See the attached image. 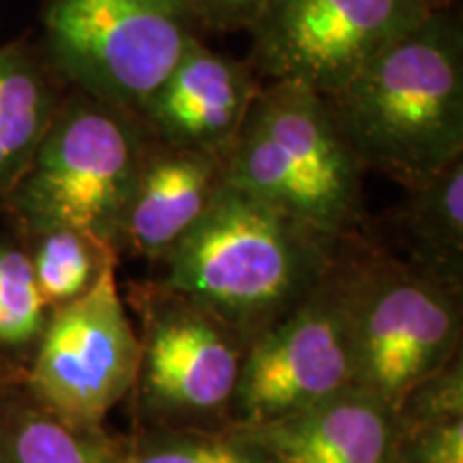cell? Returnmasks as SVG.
Segmentation results:
<instances>
[{
	"label": "cell",
	"mask_w": 463,
	"mask_h": 463,
	"mask_svg": "<svg viewBox=\"0 0 463 463\" xmlns=\"http://www.w3.org/2000/svg\"><path fill=\"white\" fill-rule=\"evenodd\" d=\"M364 172L414 189L463 159V28L453 7L322 95Z\"/></svg>",
	"instance_id": "1"
},
{
	"label": "cell",
	"mask_w": 463,
	"mask_h": 463,
	"mask_svg": "<svg viewBox=\"0 0 463 463\" xmlns=\"http://www.w3.org/2000/svg\"><path fill=\"white\" fill-rule=\"evenodd\" d=\"M339 241L223 183L159 260L155 283L215 316L247 347L320 286Z\"/></svg>",
	"instance_id": "2"
},
{
	"label": "cell",
	"mask_w": 463,
	"mask_h": 463,
	"mask_svg": "<svg viewBox=\"0 0 463 463\" xmlns=\"http://www.w3.org/2000/svg\"><path fill=\"white\" fill-rule=\"evenodd\" d=\"M363 174L320 92L275 80L260 86L223 183L339 241L364 225Z\"/></svg>",
	"instance_id": "3"
},
{
	"label": "cell",
	"mask_w": 463,
	"mask_h": 463,
	"mask_svg": "<svg viewBox=\"0 0 463 463\" xmlns=\"http://www.w3.org/2000/svg\"><path fill=\"white\" fill-rule=\"evenodd\" d=\"M333 277L354 386L392 412L419 382L461 354V292L402 262L363 230L339 241Z\"/></svg>",
	"instance_id": "4"
},
{
	"label": "cell",
	"mask_w": 463,
	"mask_h": 463,
	"mask_svg": "<svg viewBox=\"0 0 463 463\" xmlns=\"http://www.w3.org/2000/svg\"><path fill=\"white\" fill-rule=\"evenodd\" d=\"M148 146L136 112L73 90L3 208L20 232L71 228L120 253L127 204Z\"/></svg>",
	"instance_id": "5"
},
{
	"label": "cell",
	"mask_w": 463,
	"mask_h": 463,
	"mask_svg": "<svg viewBox=\"0 0 463 463\" xmlns=\"http://www.w3.org/2000/svg\"><path fill=\"white\" fill-rule=\"evenodd\" d=\"M198 31L187 0H45L43 58L73 90L137 112Z\"/></svg>",
	"instance_id": "6"
},
{
	"label": "cell",
	"mask_w": 463,
	"mask_h": 463,
	"mask_svg": "<svg viewBox=\"0 0 463 463\" xmlns=\"http://www.w3.org/2000/svg\"><path fill=\"white\" fill-rule=\"evenodd\" d=\"M140 337L108 269L84 297L50 311L22 384L34 402L82 430H99L136 384Z\"/></svg>",
	"instance_id": "7"
},
{
	"label": "cell",
	"mask_w": 463,
	"mask_h": 463,
	"mask_svg": "<svg viewBox=\"0 0 463 463\" xmlns=\"http://www.w3.org/2000/svg\"><path fill=\"white\" fill-rule=\"evenodd\" d=\"M431 11L425 0H269L249 31V65L262 82L326 95Z\"/></svg>",
	"instance_id": "8"
},
{
	"label": "cell",
	"mask_w": 463,
	"mask_h": 463,
	"mask_svg": "<svg viewBox=\"0 0 463 463\" xmlns=\"http://www.w3.org/2000/svg\"><path fill=\"white\" fill-rule=\"evenodd\" d=\"M136 307L144 324L136 378L144 414L194 430L230 416L245 344L157 283L136 288Z\"/></svg>",
	"instance_id": "9"
},
{
	"label": "cell",
	"mask_w": 463,
	"mask_h": 463,
	"mask_svg": "<svg viewBox=\"0 0 463 463\" xmlns=\"http://www.w3.org/2000/svg\"><path fill=\"white\" fill-rule=\"evenodd\" d=\"M350 386L354 369L331 269L303 303L247 344L230 425L283 419Z\"/></svg>",
	"instance_id": "10"
},
{
	"label": "cell",
	"mask_w": 463,
	"mask_h": 463,
	"mask_svg": "<svg viewBox=\"0 0 463 463\" xmlns=\"http://www.w3.org/2000/svg\"><path fill=\"white\" fill-rule=\"evenodd\" d=\"M260 86L249 62L195 39L136 114L153 142L225 159Z\"/></svg>",
	"instance_id": "11"
},
{
	"label": "cell",
	"mask_w": 463,
	"mask_h": 463,
	"mask_svg": "<svg viewBox=\"0 0 463 463\" xmlns=\"http://www.w3.org/2000/svg\"><path fill=\"white\" fill-rule=\"evenodd\" d=\"M230 427L273 463H389L395 442L392 410L361 386L283 419Z\"/></svg>",
	"instance_id": "12"
},
{
	"label": "cell",
	"mask_w": 463,
	"mask_h": 463,
	"mask_svg": "<svg viewBox=\"0 0 463 463\" xmlns=\"http://www.w3.org/2000/svg\"><path fill=\"white\" fill-rule=\"evenodd\" d=\"M225 159L150 140L127 204L120 251L159 262L223 184Z\"/></svg>",
	"instance_id": "13"
},
{
	"label": "cell",
	"mask_w": 463,
	"mask_h": 463,
	"mask_svg": "<svg viewBox=\"0 0 463 463\" xmlns=\"http://www.w3.org/2000/svg\"><path fill=\"white\" fill-rule=\"evenodd\" d=\"M389 249L419 273L455 292L463 289V159L431 181L408 189L389 215Z\"/></svg>",
	"instance_id": "14"
},
{
	"label": "cell",
	"mask_w": 463,
	"mask_h": 463,
	"mask_svg": "<svg viewBox=\"0 0 463 463\" xmlns=\"http://www.w3.org/2000/svg\"><path fill=\"white\" fill-rule=\"evenodd\" d=\"M58 75L24 43L0 45V208L62 101Z\"/></svg>",
	"instance_id": "15"
},
{
	"label": "cell",
	"mask_w": 463,
	"mask_h": 463,
	"mask_svg": "<svg viewBox=\"0 0 463 463\" xmlns=\"http://www.w3.org/2000/svg\"><path fill=\"white\" fill-rule=\"evenodd\" d=\"M0 463H112V438L58 419L17 375L0 384Z\"/></svg>",
	"instance_id": "16"
},
{
	"label": "cell",
	"mask_w": 463,
	"mask_h": 463,
	"mask_svg": "<svg viewBox=\"0 0 463 463\" xmlns=\"http://www.w3.org/2000/svg\"><path fill=\"white\" fill-rule=\"evenodd\" d=\"M34 281L50 311L84 297L118 253L106 242L71 228L20 232Z\"/></svg>",
	"instance_id": "17"
},
{
	"label": "cell",
	"mask_w": 463,
	"mask_h": 463,
	"mask_svg": "<svg viewBox=\"0 0 463 463\" xmlns=\"http://www.w3.org/2000/svg\"><path fill=\"white\" fill-rule=\"evenodd\" d=\"M50 309L34 281L22 241L0 234V364L14 367L31 361Z\"/></svg>",
	"instance_id": "18"
},
{
	"label": "cell",
	"mask_w": 463,
	"mask_h": 463,
	"mask_svg": "<svg viewBox=\"0 0 463 463\" xmlns=\"http://www.w3.org/2000/svg\"><path fill=\"white\" fill-rule=\"evenodd\" d=\"M112 463H273L234 427H165L131 439H112Z\"/></svg>",
	"instance_id": "19"
},
{
	"label": "cell",
	"mask_w": 463,
	"mask_h": 463,
	"mask_svg": "<svg viewBox=\"0 0 463 463\" xmlns=\"http://www.w3.org/2000/svg\"><path fill=\"white\" fill-rule=\"evenodd\" d=\"M395 438L402 433L463 419L461 354L414 386L395 408Z\"/></svg>",
	"instance_id": "20"
},
{
	"label": "cell",
	"mask_w": 463,
	"mask_h": 463,
	"mask_svg": "<svg viewBox=\"0 0 463 463\" xmlns=\"http://www.w3.org/2000/svg\"><path fill=\"white\" fill-rule=\"evenodd\" d=\"M389 463H463V419L402 433Z\"/></svg>",
	"instance_id": "21"
},
{
	"label": "cell",
	"mask_w": 463,
	"mask_h": 463,
	"mask_svg": "<svg viewBox=\"0 0 463 463\" xmlns=\"http://www.w3.org/2000/svg\"><path fill=\"white\" fill-rule=\"evenodd\" d=\"M200 31H251L269 0H187Z\"/></svg>",
	"instance_id": "22"
},
{
	"label": "cell",
	"mask_w": 463,
	"mask_h": 463,
	"mask_svg": "<svg viewBox=\"0 0 463 463\" xmlns=\"http://www.w3.org/2000/svg\"><path fill=\"white\" fill-rule=\"evenodd\" d=\"M427 5L433 9H442V7H453V0H425Z\"/></svg>",
	"instance_id": "23"
},
{
	"label": "cell",
	"mask_w": 463,
	"mask_h": 463,
	"mask_svg": "<svg viewBox=\"0 0 463 463\" xmlns=\"http://www.w3.org/2000/svg\"><path fill=\"white\" fill-rule=\"evenodd\" d=\"M5 369H7V367H3V364H0V384H3V382L7 380V373H5Z\"/></svg>",
	"instance_id": "24"
}]
</instances>
